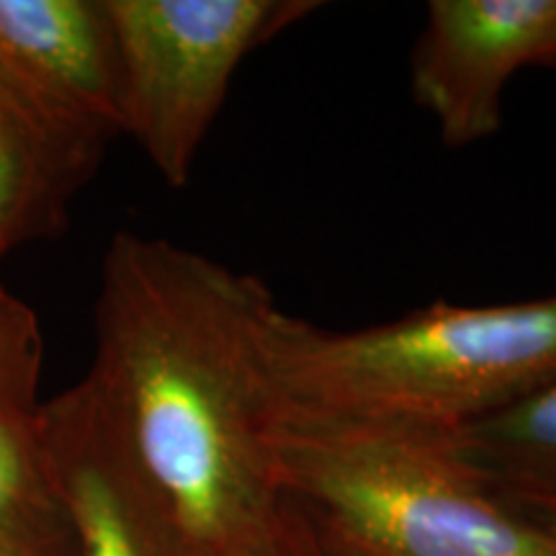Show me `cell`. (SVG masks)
Wrapping results in <instances>:
<instances>
[{
    "instance_id": "cell-5",
    "label": "cell",
    "mask_w": 556,
    "mask_h": 556,
    "mask_svg": "<svg viewBox=\"0 0 556 556\" xmlns=\"http://www.w3.org/2000/svg\"><path fill=\"white\" fill-rule=\"evenodd\" d=\"M556 0H433L413 52L415 101L451 148L503 127V96L520 67L548 62Z\"/></svg>"
},
{
    "instance_id": "cell-12",
    "label": "cell",
    "mask_w": 556,
    "mask_h": 556,
    "mask_svg": "<svg viewBox=\"0 0 556 556\" xmlns=\"http://www.w3.org/2000/svg\"><path fill=\"white\" fill-rule=\"evenodd\" d=\"M31 201H39L34 193L29 178L13 152L0 142V227L13 235L21 229L26 206Z\"/></svg>"
},
{
    "instance_id": "cell-1",
    "label": "cell",
    "mask_w": 556,
    "mask_h": 556,
    "mask_svg": "<svg viewBox=\"0 0 556 556\" xmlns=\"http://www.w3.org/2000/svg\"><path fill=\"white\" fill-rule=\"evenodd\" d=\"M278 302L261 278L165 238L119 232L103 255L86 377L39 428L75 443L186 552L227 556L274 516L281 392Z\"/></svg>"
},
{
    "instance_id": "cell-7",
    "label": "cell",
    "mask_w": 556,
    "mask_h": 556,
    "mask_svg": "<svg viewBox=\"0 0 556 556\" xmlns=\"http://www.w3.org/2000/svg\"><path fill=\"white\" fill-rule=\"evenodd\" d=\"M111 135L67 114L0 47V142L13 152L37 199L62 201L83 184Z\"/></svg>"
},
{
    "instance_id": "cell-3",
    "label": "cell",
    "mask_w": 556,
    "mask_h": 556,
    "mask_svg": "<svg viewBox=\"0 0 556 556\" xmlns=\"http://www.w3.org/2000/svg\"><path fill=\"white\" fill-rule=\"evenodd\" d=\"M276 469L345 556H556V539L492 495L451 433L287 413Z\"/></svg>"
},
{
    "instance_id": "cell-14",
    "label": "cell",
    "mask_w": 556,
    "mask_h": 556,
    "mask_svg": "<svg viewBox=\"0 0 556 556\" xmlns=\"http://www.w3.org/2000/svg\"><path fill=\"white\" fill-rule=\"evenodd\" d=\"M510 503L520 516L536 523L541 531L556 539V490H518L507 492Z\"/></svg>"
},
{
    "instance_id": "cell-10",
    "label": "cell",
    "mask_w": 556,
    "mask_h": 556,
    "mask_svg": "<svg viewBox=\"0 0 556 556\" xmlns=\"http://www.w3.org/2000/svg\"><path fill=\"white\" fill-rule=\"evenodd\" d=\"M11 235L0 227V250ZM41 338L34 315L0 283V409L16 415L34 405Z\"/></svg>"
},
{
    "instance_id": "cell-4",
    "label": "cell",
    "mask_w": 556,
    "mask_h": 556,
    "mask_svg": "<svg viewBox=\"0 0 556 556\" xmlns=\"http://www.w3.org/2000/svg\"><path fill=\"white\" fill-rule=\"evenodd\" d=\"M122 83V131L173 189L189 184L240 62L309 16V0H103Z\"/></svg>"
},
{
    "instance_id": "cell-11",
    "label": "cell",
    "mask_w": 556,
    "mask_h": 556,
    "mask_svg": "<svg viewBox=\"0 0 556 556\" xmlns=\"http://www.w3.org/2000/svg\"><path fill=\"white\" fill-rule=\"evenodd\" d=\"M29 495V462L13 415L0 409V556L11 554Z\"/></svg>"
},
{
    "instance_id": "cell-2",
    "label": "cell",
    "mask_w": 556,
    "mask_h": 556,
    "mask_svg": "<svg viewBox=\"0 0 556 556\" xmlns=\"http://www.w3.org/2000/svg\"><path fill=\"white\" fill-rule=\"evenodd\" d=\"M268 358L287 413L456 433L554 384L556 296L435 302L348 332L278 307Z\"/></svg>"
},
{
    "instance_id": "cell-6",
    "label": "cell",
    "mask_w": 556,
    "mask_h": 556,
    "mask_svg": "<svg viewBox=\"0 0 556 556\" xmlns=\"http://www.w3.org/2000/svg\"><path fill=\"white\" fill-rule=\"evenodd\" d=\"M0 47L67 114L122 131L119 60L101 3L0 0Z\"/></svg>"
},
{
    "instance_id": "cell-13",
    "label": "cell",
    "mask_w": 556,
    "mask_h": 556,
    "mask_svg": "<svg viewBox=\"0 0 556 556\" xmlns=\"http://www.w3.org/2000/svg\"><path fill=\"white\" fill-rule=\"evenodd\" d=\"M227 556H309L304 539L294 531V526L287 523L278 513H274L258 531L250 533L229 552Z\"/></svg>"
},
{
    "instance_id": "cell-15",
    "label": "cell",
    "mask_w": 556,
    "mask_h": 556,
    "mask_svg": "<svg viewBox=\"0 0 556 556\" xmlns=\"http://www.w3.org/2000/svg\"><path fill=\"white\" fill-rule=\"evenodd\" d=\"M548 62H556V45H554V52H552V58H548Z\"/></svg>"
},
{
    "instance_id": "cell-9",
    "label": "cell",
    "mask_w": 556,
    "mask_h": 556,
    "mask_svg": "<svg viewBox=\"0 0 556 556\" xmlns=\"http://www.w3.org/2000/svg\"><path fill=\"white\" fill-rule=\"evenodd\" d=\"M65 500L83 556H150L144 523L99 467L70 464Z\"/></svg>"
},
{
    "instance_id": "cell-8",
    "label": "cell",
    "mask_w": 556,
    "mask_h": 556,
    "mask_svg": "<svg viewBox=\"0 0 556 556\" xmlns=\"http://www.w3.org/2000/svg\"><path fill=\"white\" fill-rule=\"evenodd\" d=\"M451 438L458 454L505 492L556 490V381Z\"/></svg>"
}]
</instances>
